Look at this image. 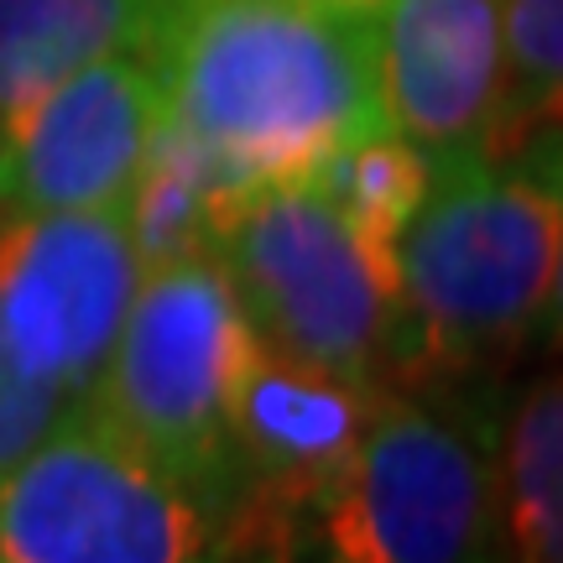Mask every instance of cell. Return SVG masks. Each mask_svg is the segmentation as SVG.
<instances>
[{"mask_svg":"<svg viewBox=\"0 0 563 563\" xmlns=\"http://www.w3.org/2000/svg\"><path fill=\"white\" fill-rule=\"evenodd\" d=\"M167 115L251 188L302 183L382 125L376 11L329 0H167L141 47Z\"/></svg>","mask_w":563,"mask_h":563,"instance_id":"obj_1","label":"cell"},{"mask_svg":"<svg viewBox=\"0 0 563 563\" xmlns=\"http://www.w3.org/2000/svg\"><path fill=\"white\" fill-rule=\"evenodd\" d=\"M563 272L559 136L511 157L449 152L397 241V391L485 386L553 334Z\"/></svg>","mask_w":563,"mask_h":563,"instance_id":"obj_2","label":"cell"},{"mask_svg":"<svg viewBox=\"0 0 563 563\" xmlns=\"http://www.w3.org/2000/svg\"><path fill=\"white\" fill-rule=\"evenodd\" d=\"M496 382L386 391L340 475L251 548L272 563H496Z\"/></svg>","mask_w":563,"mask_h":563,"instance_id":"obj_3","label":"cell"},{"mask_svg":"<svg viewBox=\"0 0 563 563\" xmlns=\"http://www.w3.org/2000/svg\"><path fill=\"white\" fill-rule=\"evenodd\" d=\"M235 501L89 407L0 481V563H230Z\"/></svg>","mask_w":563,"mask_h":563,"instance_id":"obj_4","label":"cell"},{"mask_svg":"<svg viewBox=\"0 0 563 563\" xmlns=\"http://www.w3.org/2000/svg\"><path fill=\"white\" fill-rule=\"evenodd\" d=\"M220 262L262 344L361 386L397 391V272L355 241L313 183L256 188L224 230Z\"/></svg>","mask_w":563,"mask_h":563,"instance_id":"obj_5","label":"cell"},{"mask_svg":"<svg viewBox=\"0 0 563 563\" xmlns=\"http://www.w3.org/2000/svg\"><path fill=\"white\" fill-rule=\"evenodd\" d=\"M245 344L251 323L220 256L146 272L84 407L178 475L230 496L224 407Z\"/></svg>","mask_w":563,"mask_h":563,"instance_id":"obj_6","label":"cell"},{"mask_svg":"<svg viewBox=\"0 0 563 563\" xmlns=\"http://www.w3.org/2000/svg\"><path fill=\"white\" fill-rule=\"evenodd\" d=\"M141 266L115 209L0 220V355L84 402L136 302Z\"/></svg>","mask_w":563,"mask_h":563,"instance_id":"obj_7","label":"cell"},{"mask_svg":"<svg viewBox=\"0 0 563 563\" xmlns=\"http://www.w3.org/2000/svg\"><path fill=\"white\" fill-rule=\"evenodd\" d=\"M386 391L292 361L256 340L241 355L224 407V481L235 496V548L272 538L319 485L344 470Z\"/></svg>","mask_w":563,"mask_h":563,"instance_id":"obj_8","label":"cell"},{"mask_svg":"<svg viewBox=\"0 0 563 563\" xmlns=\"http://www.w3.org/2000/svg\"><path fill=\"white\" fill-rule=\"evenodd\" d=\"M162 110V79L146 53H115L68 74L0 125V209H115Z\"/></svg>","mask_w":563,"mask_h":563,"instance_id":"obj_9","label":"cell"},{"mask_svg":"<svg viewBox=\"0 0 563 563\" xmlns=\"http://www.w3.org/2000/svg\"><path fill=\"white\" fill-rule=\"evenodd\" d=\"M376 11L382 125L428 157L485 152L506 95L496 0H382Z\"/></svg>","mask_w":563,"mask_h":563,"instance_id":"obj_10","label":"cell"},{"mask_svg":"<svg viewBox=\"0 0 563 563\" xmlns=\"http://www.w3.org/2000/svg\"><path fill=\"white\" fill-rule=\"evenodd\" d=\"M251 194L256 188L235 167H224L194 131H183L162 110L121 203L141 277L162 272V266L194 262V256H220L224 230Z\"/></svg>","mask_w":563,"mask_h":563,"instance_id":"obj_11","label":"cell"},{"mask_svg":"<svg viewBox=\"0 0 563 563\" xmlns=\"http://www.w3.org/2000/svg\"><path fill=\"white\" fill-rule=\"evenodd\" d=\"M167 0H0V125L89 63L141 53Z\"/></svg>","mask_w":563,"mask_h":563,"instance_id":"obj_12","label":"cell"},{"mask_svg":"<svg viewBox=\"0 0 563 563\" xmlns=\"http://www.w3.org/2000/svg\"><path fill=\"white\" fill-rule=\"evenodd\" d=\"M496 563H563V391L538 371L496 439Z\"/></svg>","mask_w":563,"mask_h":563,"instance_id":"obj_13","label":"cell"},{"mask_svg":"<svg viewBox=\"0 0 563 563\" xmlns=\"http://www.w3.org/2000/svg\"><path fill=\"white\" fill-rule=\"evenodd\" d=\"M428 178H433V157L402 141L397 131L376 125L350 146H340L334 157H323L302 183H313L334 203V214L355 230V241L382 266L397 272V241L418 214Z\"/></svg>","mask_w":563,"mask_h":563,"instance_id":"obj_14","label":"cell"},{"mask_svg":"<svg viewBox=\"0 0 563 563\" xmlns=\"http://www.w3.org/2000/svg\"><path fill=\"white\" fill-rule=\"evenodd\" d=\"M506 95L485 157H511L559 136L563 100V0H496Z\"/></svg>","mask_w":563,"mask_h":563,"instance_id":"obj_15","label":"cell"},{"mask_svg":"<svg viewBox=\"0 0 563 563\" xmlns=\"http://www.w3.org/2000/svg\"><path fill=\"white\" fill-rule=\"evenodd\" d=\"M79 407L84 402L63 397L58 386L26 376L21 365H11L0 355V481H5L68 412H79Z\"/></svg>","mask_w":563,"mask_h":563,"instance_id":"obj_16","label":"cell"},{"mask_svg":"<svg viewBox=\"0 0 563 563\" xmlns=\"http://www.w3.org/2000/svg\"><path fill=\"white\" fill-rule=\"evenodd\" d=\"M230 563H272V559H266L262 548H235V559Z\"/></svg>","mask_w":563,"mask_h":563,"instance_id":"obj_17","label":"cell"},{"mask_svg":"<svg viewBox=\"0 0 563 563\" xmlns=\"http://www.w3.org/2000/svg\"><path fill=\"white\" fill-rule=\"evenodd\" d=\"M329 5H350V11H376L382 0H329Z\"/></svg>","mask_w":563,"mask_h":563,"instance_id":"obj_18","label":"cell"},{"mask_svg":"<svg viewBox=\"0 0 563 563\" xmlns=\"http://www.w3.org/2000/svg\"><path fill=\"white\" fill-rule=\"evenodd\" d=\"M0 220H5V209H0Z\"/></svg>","mask_w":563,"mask_h":563,"instance_id":"obj_19","label":"cell"}]
</instances>
